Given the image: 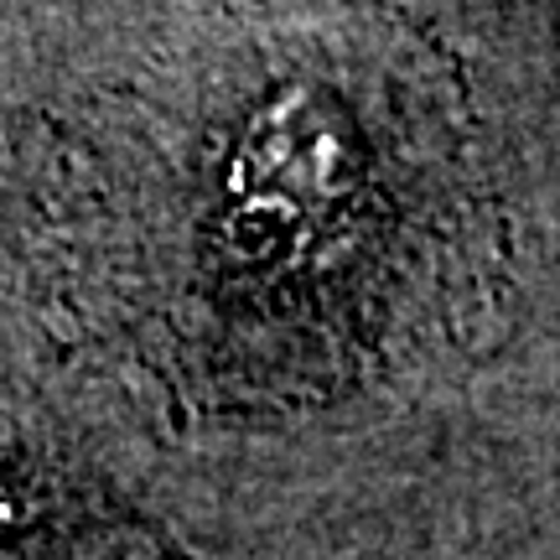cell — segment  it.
<instances>
[{"label":"cell","mask_w":560,"mask_h":560,"mask_svg":"<svg viewBox=\"0 0 560 560\" xmlns=\"http://www.w3.org/2000/svg\"><path fill=\"white\" fill-rule=\"evenodd\" d=\"M11 520H16V509H11V499H5V488H0V535L11 529Z\"/></svg>","instance_id":"3"},{"label":"cell","mask_w":560,"mask_h":560,"mask_svg":"<svg viewBox=\"0 0 560 560\" xmlns=\"http://www.w3.org/2000/svg\"><path fill=\"white\" fill-rule=\"evenodd\" d=\"M342 182H348L342 120L301 83L260 104V115L244 125L234 172H229L234 198H276L301 208V213L338 198Z\"/></svg>","instance_id":"1"},{"label":"cell","mask_w":560,"mask_h":560,"mask_svg":"<svg viewBox=\"0 0 560 560\" xmlns=\"http://www.w3.org/2000/svg\"><path fill=\"white\" fill-rule=\"evenodd\" d=\"M301 208L276 198H234L229 208V249L240 260H270L280 249H291L301 234Z\"/></svg>","instance_id":"2"}]
</instances>
